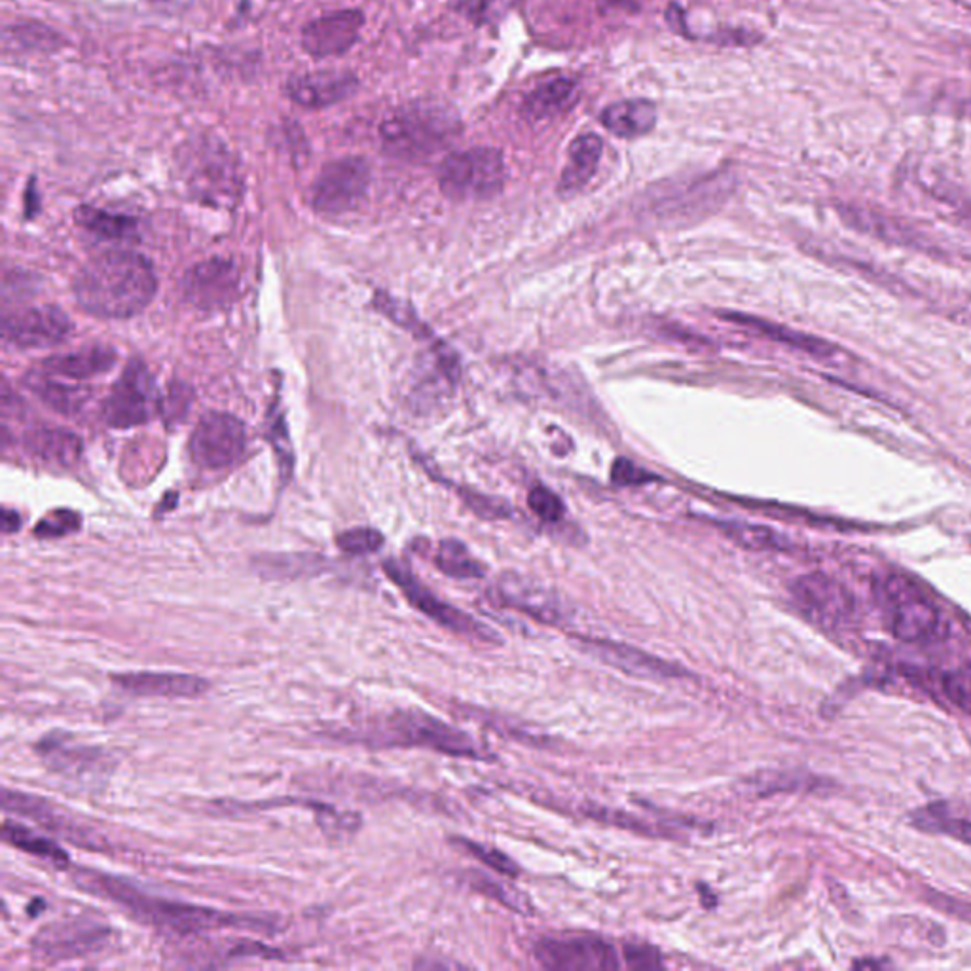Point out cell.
<instances>
[{"label": "cell", "mask_w": 971, "mask_h": 971, "mask_svg": "<svg viewBox=\"0 0 971 971\" xmlns=\"http://www.w3.org/2000/svg\"><path fill=\"white\" fill-rule=\"evenodd\" d=\"M623 964L633 970H656L663 968V957L659 950L646 943H630L623 949Z\"/></svg>", "instance_id": "b9f144b4"}, {"label": "cell", "mask_w": 971, "mask_h": 971, "mask_svg": "<svg viewBox=\"0 0 971 971\" xmlns=\"http://www.w3.org/2000/svg\"><path fill=\"white\" fill-rule=\"evenodd\" d=\"M22 526V520H20V514L15 511H10V509H4L2 511V529H4V534H14Z\"/></svg>", "instance_id": "bcb514c9"}, {"label": "cell", "mask_w": 971, "mask_h": 971, "mask_svg": "<svg viewBox=\"0 0 971 971\" xmlns=\"http://www.w3.org/2000/svg\"><path fill=\"white\" fill-rule=\"evenodd\" d=\"M384 570L387 577L403 590L408 602L412 603L416 610L422 611L423 615L433 618L437 625L450 633L458 634V636L469 638V640L478 641V643H489V646L499 643V634L494 628L484 625L465 611L443 602L437 595L431 592L430 588L416 579L414 573L410 572L407 565L400 564L397 560H387Z\"/></svg>", "instance_id": "52a82bcc"}, {"label": "cell", "mask_w": 971, "mask_h": 971, "mask_svg": "<svg viewBox=\"0 0 971 971\" xmlns=\"http://www.w3.org/2000/svg\"><path fill=\"white\" fill-rule=\"evenodd\" d=\"M4 38H14V46L17 44L23 50H52L58 48L61 42L60 35H55L52 29H48L44 25H17L14 29H8Z\"/></svg>", "instance_id": "74e56055"}, {"label": "cell", "mask_w": 971, "mask_h": 971, "mask_svg": "<svg viewBox=\"0 0 971 971\" xmlns=\"http://www.w3.org/2000/svg\"><path fill=\"white\" fill-rule=\"evenodd\" d=\"M791 596L806 617L826 628L848 625L856 611L851 590L823 573L798 577L791 585Z\"/></svg>", "instance_id": "7c38bea8"}, {"label": "cell", "mask_w": 971, "mask_h": 971, "mask_svg": "<svg viewBox=\"0 0 971 971\" xmlns=\"http://www.w3.org/2000/svg\"><path fill=\"white\" fill-rule=\"evenodd\" d=\"M78 227L108 242H136L139 222L133 217L120 213L105 212L91 205H82L75 212Z\"/></svg>", "instance_id": "f1b7e54d"}, {"label": "cell", "mask_w": 971, "mask_h": 971, "mask_svg": "<svg viewBox=\"0 0 971 971\" xmlns=\"http://www.w3.org/2000/svg\"><path fill=\"white\" fill-rule=\"evenodd\" d=\"M461 131L463 122L453 106L422 99L393 111L380 126V139L393 158L423 162L456 143Z\"/></svg>", "instance_id": "3957f363"}, {"label": "cell", "mask_w": 971, "mask_h": 971, "mask_svg": "<svg viewBox=\"0 0 971 971\" xmlns=\"http://www.w3.org/2000/svg\"><path fill=\"white\" fill-rule=\"evenodd\" d=\"M590 816H595L598 820L602 821H611L613 826H617V828L630 829V831H636V833H646V835H661L663 836L666 831L664 829L655 828V826H649V823H641L640 818H634V816H628V814L615 813V810H605V808H600V810H596V813H588Z\"/></svg>", "instance_id": "ee69618b"}, {"label": "cell", "mask_w": 971, "mask_h": 971, "mask_svg": "<svg viewBox=\"0 0 971 971\" xmlns=\"http://www.w3.org/2000/svg\"><path fill=\"white\" fill-rule=\"evenodd\" d=\"M113 686L136 697H166V699H196L212 689L207 679L175 672H124L113 674Z\"/></svg>", "instance_id": "d6986e66"}, {"label": "cell", "mask_w": 971, "mask_h": 971, "mask_svg": "<svg viewBox=\"0 0 971 971\" xmlns=\"http://www.w3.org/2000/svg\"><path fill=\"white\" fill-rule=\"evenodd\" d=\"M943 691L958 710L971 716V668L949 672L943 678Z\"/></svg>", "instance_id": "60d3db41"}, {"label": "cell", "mask_w": 971, "mask_h": 971, "mask_svg": "<svg viewBox=\"0 0 971 971\" xmlns=\"http://www.w3.org/2000/svg\"><path fill=\"white\" fill-rule=\"evenodd\" d=\"M247 448V431L242 420L228 412L205 414L189 440L192 463L207 471L228 469L242 460Z\"/></svg>", "instance_id": "8fae6325"}, {"label": "cell", "mask_w": 971, "mask_h": 971, "mask_svg": "<svg viewBox=\"0 0 971 971\" xmlns=\"http://www.w3.org/2000/svg\"><path fill=\"white\" fill-rule=\"evenodd\" d=\"M73 332L65 311L55 306H33L4 314L2 340L17 349H42L61 344Z\"/></svg>", "instance_id": "5bb4252c"}, {"label": "cell", "mask_w": 971, "mask_h": 971, "mask_svg": "<svg viewBox=\"0 0 971 971\" xmlns=\"http://www.w3.org/2000/svg\"><path fill=\"white\" fill-rule=\"evenodd\" d=\"M717 527L730 541L748 550H783L788 549V539L775 532L772 527L745 524V522H719Z\"/></svg>", "instance_id": "e575fe53"}, {"label": "cell", "mask_w": 971, "mask_h": 971, "mask_svg": "<svg viewBox=\"0 0 971 971\" xmlns=\"http://www.w3.org/2000/svg\"><path fill=\"white\" fill-rule=\"evenodd\" d=\"M116 365V352L111 347H82L71 354L53 355L40 365L46 376L60 378L67 382H84L90 378L101 376Z\"/></svg>", "instance_id": "7402d4cb"}, {"label": "cell", "mask_w": 971, "mask_h": 971, "mask_svg": "<svg viewBox=\"0 0 971 971\" xmlns=\"http://www.w3.org/2000/svg\"><path fill=\"white\" fill-rule=\"evenodd\" d=\"M370 187V167L359 156L329 162L311 187V205L324 217L354 213L365 202Z\"/></svg>", "instance_id": "ba28073f"}, {"label": "cell", "mask_w": 971, "mask_h": 971, "mask_svg": "<svg viewBox=\"0 0 971 971\" xmlns=\"http://www.w3.org/2000/svg\"><path fill=\"white\" fill-rule=\"evenodd\" d=\"M602 139L596 133L579 136L570 144V152H567L570 159H567V166L558 182L560 196L573 197L587 187L602 159Z\"/></svg>", "instance_id": "cb8c5ba5"}, {"label": "cell", "mask_w": 971, "mask_h": 971, "mask_svg": "<svg viewBox=\"0 0 971 971\" xmlns=\"http://www.w3.org/2000/svg\"><path fill=\"white\" fill-rule=\"evenodd\" d=\"M30 387L48 407H52L61 414H75L88 403L91 395L88 385L67 384L60 378L46 376L38 370L30 374Z\"/></svg>", "instance_id": "f546056e"}, {"label": "cell", "mask_w": 971, "mask_h": 971, "mask_svg": "<svg viewBox=\"0 0 971 971\" xmlns=\"http://www.w3.org/2000/svg\"><path fill=\"white\" fill-rule=\"evenodd\" d=\"M727 319L734 321V323L750 324L752 329L761 332V334H765L768 338L776 340V342L785 344V346L795 347V349H801V352H806V354L826 357V355L835 354L836 352L835 347L828 344L826 340L813 338L808 334L790 331V329H783L780 324L767 323V321H761V319H755V317L727 316Z\"/></svg>", "instance_id": "d6a6232c"}, {"label": "cell", "mask_w": 971, "mask_h": 971, "mask_svg": "<svg viewBox=\"0 0 971 971\" xmlns=\"http://www.w3.org/2000/svg\"><path fill=\"white\" fill-rule=\"evenodd\" d=\"M435 564L440 572L453 579H481L486 575L483 562L476 560L468 547L458 539L440 541L435 554Z\"/></svg>", "instance_id": "836d02e7"}, {"label": "cell", "mask_w": 971, "mask_h": 971, "mask_svg": "<svg viewBox=\"0 0 971 971\" xmlns=\"http://www.w3.org/2000/svg\"><path fill=\"white\" fill-rule=\"evenodd\" d=\"M438 184L453 202L491 200L503 190V156L488 146L453 152L438 167Z\"/></svg>", "instance_id": "5b68a950"}, {"label": "cell", "mask_w": 971, "mask_h": 971, "mask_svg": "<svg viewBox=\"0 0 971 971\" xmlns=\"http://www.w3.org/2000/svg\"><path fill=\"white\" fill-rule=\"evenodd\" d=\"M542 968L558 971H610L623 968L615 945L595 935H550L535 943Z\"/></svg>", "instance_id": "30bf717a"}, {"label": "cell", "mask_w": 971, "mask_h": 971, "mask_svg": "<svg viewBox=\"0 0 971 971\" xmlns=\"http://www.w3.org/2000/svg\"><path fill=\"white\" fill-rule=\"evenodd\" d=\"M580 648L588 655H595L602 663L610 664L617 670L625 672L633 678L641 679H678L689 678V672L678 664L668 663L661 656L651 655L648 651L603 640V638H579Z\"/></svg>", "instance_id": "e0dca14e"}, {"label": "cell", "mask_w": 971, "mask_h": 971, "mask_svg": "<svg viewBox=\"0 0 971 971\" xmlns=\"http://www.w3.org/2000/svg\"><path fill=\"white\" fill-rule=\"evenodd\" d=\"M603 128L621 139L648 136L656 126V108L646 99H628L608 106L602 113Z\"/></svg>", "instance_id": "484cf974"}, {"label": "cell", "mask_w": 971, "mask_h": 971, "mask_svg": "<svg viewBox=\"0 0 971 971\" xmlns=\"http://www.w3.org/2000/svg\"><path fill=\"white\" fill-rule=\"evenodd\" d=\"M527 504H529V509H532L535 516H539V519L550 522V524L564 519V501L552 489L545 488V486H537V488L529 491Z\"/></svg>", "instance_id": "ab89813d"}, {"label": "cell", "mask_w": 971, "mask_h": 971, "mask_svg": "<svg viewBox=\"0 0 971 971\" xmlns=\"http://www.w3.org/2000/svg\"><path fill=\"white\" fill-rule=\"evenodd\" d=\"M111 928L88 917L52 922L33 937V950L44 960L82 958L105 947Z\"/></svg>", "instance_id": "4fadbf2b"}, {"label": "cell", "mask_w": 971, "mask_h": 971, "mask_svg": "<svg viewBox=\"0 0 971 971\" xmlns=\"http://www.w3.org/2000/svg\"><path fill=\"white\" fill-rule=\"evenodd\" d=\"M611 478L613 483L623 484V486H634V484H643L648 478V471L638 468L634 461L621 460L615 461V465L611 469Z\"/></svg>", "instance_id": "f6af8a7d"}, {"label": "cell", "mask_w": 971, "mask_h": 971, "mask_svg": "<svg viewBox=\"0 0 971 971\" xmlns=\"http://www.w3.org/2000/svg\"><path fill=\"white\" fill-rule=\"evenodd\" d=\"M336 545L349 557H365L384 547V535L372 527H355L336 537Z\"/></svg>", "instance_id": "d590c367"}, {"label": "cell", "mask_w": 971, "mask_h": 971, "mask_svg": "<svg viewBox=\"0 0 971 971\" xmlns=\"http://www.w3.org/2000/svg\"><path fill=\"white\" fill-rule=\"evenodd\" d=\"M159 407L158 392L151 370L131 359L103 405L105 422L114 430H129L151 422Z\"/></svg>", "instance_id": "9c48e42d"}, {"label": "cell", "mask_w": 971, "mask_h": 971, "mask_svg": "<svg viewBox=\"0 0 971 971\" xmlns=\"http://www.w3.org/2000/svg\"><path fill=\"white\" fill-rule=\"evenodd\" d=\"M471 884H473L476 890L484 892V894H489V897H496L497 902H501V904L507 905V907H511L514 911L529 912V909H532V907L527 905L526 897H522V894L512 892L511 889L499 886L496 882L486 879L484 874H475V879L471 881Z\"/></svg>", "instance_id": "7bdbcfd3"}, {"label": "cell", "mask_w": 971, "mask_h": 971, "mask_svg": "<svg viewBox=\"0 0 971 971\" xmlns=\"http://www.w3.org/2000/svg\"><path fill=\"white\" fill-rule=\"evenodd\" d=\"M2 839L8 844L15 846V848L35 856V858L44 859L48 864H52L53 867L67 869L68 864H71L67 852L63 851L55 841L44 835H38L33 829L25 828L22 823L10 820V818L2 821Z\"/></svg>", "instance_id": "4dcf8cb0"}, {"label": "cell", "mask_w": 971, "mask_h": 971, "mask_svg": "<svg viewBox=\"0 0 971 971\" xmlns=\"http://www.w3.org/2000/svg\"><path fill=\"white\" fill-rule=\"evenodd\" d=\"M453 844L461 846L473 858L483 861L484 866L491 867L497 873L504 874V877H519L520 874L516 861L509 858L503 852L497 851V848H491V846H486L483 843H475V841H469V839H456Z\"/></svg>", "instance_id": "8d00e7d4"}, {"label": "cell", "mask_w": 971, "mask_h": 971, "mask_svg": "<svg viewBox=\"0 0 971 971\" xmlns=\"http://www.w3.org/2000/svg\"><path fill=\"white\" fill-rule=\"evenodd\" d=\"M242 276L232 260L209 258L187 271L182 281L184 298L202 311L225 309L238 298Z\"/></svg>", "instance_id": "2e32d148"}, {"label": "cell", "mask_w": 971, "mask_h": 971, "mask_svg": "<svg viewBox=\"0 0 971 971\" xmlns=\"http://www.w3.org/2000/svg\"><path fill=\"white\" fill-rule=\"evenodd\" d=\"M25 448L37 460L60 465V468H73L82 456V440L73 431L58 430V427H38L25 435Z\"/></svg>", "instance_id": "d4e9b609"}, {"label": "cell", "mask_w": 971, "mask_h": 971, "mask_svg": "<svg viewBox=\"0 0 971 971\" xmlns=\"http://www.w3.org/2000/svg\"><path fill=\"white\" fill-rule=\"evenodd\" d=\"M357 84V76L347 71L306 73L286 82V95L306 108H327L354 95Z\"/></svg>", "instance_id": "44dd1931"}, {"label": "cell", "mask_w": 971, "mask_h": 971, "mask_svg": "<svg viewBox=\"0 0 971 971\" xmlns=\"http://www.w3.org/2000/svg\"><path fill=\"white\" fill-rule=\"evenodd\" d=\"M580 98V86L573 78H552L539 84L522 103V113L529 122H545L570 113Z\"/></svg>", "instance_id": "603a6c76"}, {"label": "cell", "mask_w": 971, "mask_h": 971, "mask_svg": "<svg viewBox=\"0 0 971 971\" xmlns=\"http://www.w3.org/2000/svg\"><path fill=\"white\" fill-rule=\"evenodd\" d=\"M187 171V184L200 202L228 205L240 196L242 182L225 151L209 144L200 146L192 154Z\"/></svg>", "instance_id": "9a60e30c"}, {"label": "cell", "mask_w": 971, "mask_h": 971, "mask_svg": "<svg viewBox=\"0 0 971 971\" xmlns=\"http://www.w3.org/2000/svg\"><path fill=\"white\" fill-rule=\"evenodd\" d=\"M491 598L507 610L526 613L527 617L542 625H558L564 618L562 605L549 590L516 575H503L497 580L496 587L491 588Z\"/></svg>", "instance_id": "ffe728a7"}, {"label": "cell", "mask_w": 971, "mask_h": 971, "mask_svg": "<svg viewBox=\"0 0 971 971\" xmlns=\"http://www.w3.org/2000/svg\"><path fill=\"white\" fill-rule=\"evenodd\" d=\"M912 826L927 833H942L958 841L971 843V821L960 818L945 803L924 806L912 814Z\"/></svg>", "instance_id": "1f68e13d"}, {"label": "cell", "mask_w": 971, "mask_h": 971, "mask_svg": "<svg viewBox=\"0 0 971 971\" xmlns=\"http://www.w3.org/2000/svg\"><path fill=\"white\" fill-rule=\"evenodd\" d=\"M879 596L889 608L890 628L899 640L927 643L942 636V613L912 580L889 575L879 585Z\"/></svg>", "instance_id": "8992f818"}, {"label": "cell", "mask_w": 971, "mask_h": 971, "mask_svg": "<svg viewBox=\"0 0 971 971\" xmlns=\"http://www.w3.org/2000/svg\"><path fill=\"white\" fill-rule=\"evenodd\" d=\"M38 755L44 759L48 767L61 772H84L93 768L103 761V753L88 745H75L67 742V737L61 732H53L50 737L42 738L38 742Z\"/></svg>", "instance_id": "4316f807"}, {"label": "cell", "mask_w": 971, "mask_h": 971, "mask_svg": "<svg viewBox=\"0 0 971 971\" xmlns=\"http://www.w3.org/2000/svg\"><path fill=\"white\" fill-rule=\"evenodd\" d=\"M73 289L86 314L122 321L149 308L158 291V278L146 256L111 248L84 264Z\"/></svg>", "instance_id": "6da1fadb"}, {"label": "cell", "mask_w": 971, "mask_h": 971, "mask_svg": "<svg viewBox=\"0 0 971 971\" xmlns=\"http://www.w3.org/2000/svg\"><path fill=\"white\" fill-rule=\"evenodd\" d=\"M75 882L80 889L93 892L98 896L106 897L114 904L126 907L133 912L136 919L152 927L164 928L174 934L196 935L222 928H240L245 920L234 915L200 907V905L181 904L171 899H162L151 894H144L124 879L113 874L99 873L90 869H76Z\"/></svg>", "instance_id": "7a4b0ae2"}, {"label": "cell", "mask_w": 971, "mask_h": 971, "mask_svg": "<svg viewBox=\"0 0 971 971\" xmlns=\"http://www.w3.org/2000/svg\"><path fill=\"white\" fill-rule=\"evenodd\" d=\"M365 742L374 745H407L427 748L433 752L446 753L453 757L483 759L484 752L475 738L458 730L452 725L430 716L422 710H397L367 725Z\"/></svg>", "instance_id": "277c9868"}, {"label": "cell", "mask_w": 971, "mask_h": 971, "mask_svg": "<svg viewBox=\"0 0 971 971\" xmlns=\"http://www.w3.org/2000/svg\"><path fill=\"white\" fill-rule=\"evenodd\" d=\"M2 806H4L7 813L29 816V818L37 820L38 823H42L46 828L58 829L61 833H65V836L71 839L73 843H78V836H80V844H84V839L90 836L84 835L82 829L78 828V826H73L67 818H63V814L60 810H55L52 805H48L46 801L35 797V795H27V793H22V791L4 788L2 790Z\"/></svg>", "instance_id": "83f0119b"}, {"label": "cell", "mask_w": 971, "mask_h": 971, "mask_svg": "<svg viewBox=\"0 0 971 971\" xmlns=\"http://www.w3.org/2000/svg\"><path fill=\"white\" fill-rule=\"evenodd\" d=\"M76 529H80V514L68 509H58L38 522L35 535L40 539H58L75 534Z\"/></svg>", "instance_id": "f35d334b"}, {"label": "cell", "mask_w": 971, "mask_h": 971, "mask_svg": "<svg viewBox=\"0 0 971 971\" xmlns=\"http://www.w3.org/2000/svg\"><path fill=\"white\" fill-rule=\"evenodd\" d=\"M362 23L365 17L359 10H336L321 15L302 29V48L317 60L338 58L354 48Z\"/></svg>", "instance_id": "ac0fdd59"}]
</instances>
